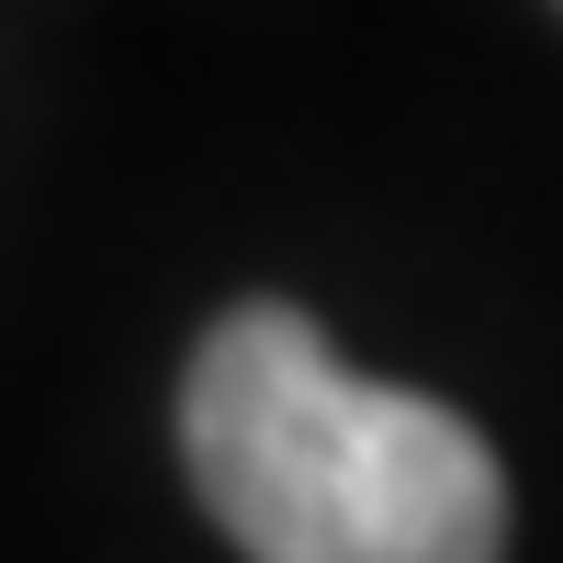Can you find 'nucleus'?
Returning <instances> with one entry per match:
<instances>
[{
    "label": "nucleus",
    "mask_w": 563,
    "mask_h": 563,
    "mask_svg": "<svg viewBox=\"0 0 563 563\" xmlns=\"http://www.w3.org/2000/svg\"><path fill=\"white\" fill-rule=\"evenodd\" d=\"M180 462L249 563H496L507 474L451 406L372 384L294 305H238L192 350Z\"/></svg>",
    "instance_id": "1"
}]
</instances>
